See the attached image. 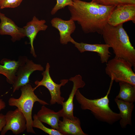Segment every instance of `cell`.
Wrapping results in <instances>:
<instances>
[{"label": "cell", "instance_id": "cell-7", "mask_svg": "<svg viewBox=\"0 0 135 135\" xmlns=\"http://www.w3.org/2000/svg\"><path fill=\"white\" fill-rule=\"evenodd\" d=\"M44 67L40 64L34 63L27 57L19 66L16 71V77L12 84L13 92L18 90L22 86L29 83V78L35 71H43Z\"/></svg>", "mask_w": 135, "mask_h": 135}, {"label": "cell", "instance_id": "cell-11", "mask_svg": "<svg viewBox=\"0 0 135 135\" xmlns=\"http://www.w3.org/2000/svg\"><path fill=\"white\" fill-rule=\"evenodd\" d=\"M0 35H8L13 42L26 36L24 28L18 27L13 21L0 12Z\"/></svg>", "mask_w": 135, "mask_h": 135}, {"label": "cell", "instance_id": "cell-22", "mask_svg": "<svg viewBox=\"0 0 135 135\" xmlns=\"http://www.w3.org/2000/svg\"><path fill=\"white\" fill-rule=\"evenodd\" d=\"M72 0H56V3L51 12L52 15L55 14L59 10L64 8L66 6H72Z\"/></svg>", "mask_w": 135, "mask_h": 135}, {"label": "cell", "instance_id": "cell-25", "mask_svg": "<svg viewBox=\"0 0 135 135\" xmlns=\"http://www.w3.org/2000/svg\"><path fill=\"white\" fill-rule=\"evenodd\" d=\"M6 107L5 102L2 99L0 98V112L3 109H4Z\"/></svg>", "mask_w": 135, "mask_h": 135}, {"label": "cell", "instance_id": "cell-23", "mask_svg": "<svg viewBox=\"0 0 135 135\" xmlns=\"http://www.w3.org/2000/svg\"><path fill=\"white\" fill-rule=\"evenodd\" d=\"M23 0H0V8H14L18 6Z\"/></svg>", "mask_w": 135, "mask_h": 135}, {"label": "cell", "instance_id": "cell-20", "mask_svg": "<svg viewBox=\"0 0 135 135\" xmlns=\"http://www.w3.org/2000/svg\"><path fill=\"white\" fill-rule=\"evenodd\" d=\"M92 2L105 6L135 5V0H92Z\"/></svg>", "mask_w": 135, "mask_h": 135}, {"label": "cell", "instance_id": "cell-21", "mask_svg": "<svg viewBox=\"0 0 135 135\" xmlns=\"http://www.w3.org/2000/svg\"><path fill=\"white\" fill-rule=\"evenodd\" d=\"M33 118L32 122L33 128L40 129L50 135H62L57 130L52 128H50L45 126L42 124V122L38 119L36 114L34 115Z\"/></svg>", "mask_w": 135, "mask_h": 135}, {"label": "cell", "instance_id": "cell-2", "mask_svg": "<svg viewBox=\"0 0 135 135\" xmlns=\"http://www.w3.org/2000/svg\"><path fill=\"white\" fill-rule=\"evenodd\" d=\"M106 44L112 48L114 57L125 60L135 67V49L123 24L116 26L107 23L101 34Z\"/></svg>", "mask_w": 135, "mask_h": 135}, {"label": "cell", "instance_id": "cell-8", "mask_svg": "<svg viewBox=\"0 0 135 135\" xmlns=\"http://www.w3.org/2000/svg\"><path fill=\"white\" fill-rule=\"evenodd\" d=\"M6 124L0 132L4 135L8 130L18 135L24 132L26 128V121L24 115L18 108L8 111L5 115Z\"/></svg>", "mask_w": 135, "mask_h": 135}, {"label": "cell", "instance_id": "cell-12", "mask_svg": "<svg viewBox=\"0 0 135 135\" xmlns=\"http://www.w3.org/2000/svg\"><path fill=\"white\" fill-rule=\"evenodd\" d=\"M52 26L59 32L60 43L66 44L73 39L71 35L76 29L74 22L72 19L66 20L57 17L53 18L50 21Z\"/></svg>", "mask_w": 135, "mask_h": 135}, {"label": "cell", "instance_id": "cell-16", "mask_svg": "<svg viewBox=\"0 0 135 135\" xmlns=\"http://www.w3.org/2000/svg\"><path fill=\"white\" fill-rule=\"evenodd\" d=\"M58 131L62 135H88L82 130L80 120L78 118L74 120L62 118L60 120Z\"/></svg>", "mask_w": 135, "mask_h": 135}, {"label": "cell", "instance_id": "cell-3", "mask_svg": "<svg viewBox=\"0 0 135 135\" xmlns=\"http://www.w3.org/2000/svg\"><path fill=\"white\" fill-rule=\"evenodd\" d=\"M114 80L111 79L109 88L106 94L103 97L94 99L88 98L78 89L75 96L83 110H90L95 118L99 121L112 125L120 118L119 113L113 112L109 106L108 98Z\"/></svg>", "mask_w": 135, "mask_h": 135}, {"label": "cell", "instance_id": "cell-4", "mask_svg": "<svg viewBox=\"0 0 135 135\" xmlns=\"http://www.w3.org/2000/svg\"><path fill=\"white\" fill-rule=\"evenodd\" d=\"M20 89L21 94L20 97L9 98L8 101V105L10 106L16 107L23 114L26 121L27 132L36 134L32 126V116L34 103L37 102L44 105H48L49 104L38 97L34 93V88L30 84L22 86Z\"/></svg>", "mask_w": 135, "mask_h": 135}, {"label": "cell", "instance_id": "cell-18", "mask_svg": "<svg viewBox=\"0 0 135 135\" xmlns=\"http://www.w3.org/2000/svg\"><path fill=\"white\" fill-rule=\"evenodd\" d=\"M36 115L38 118L41 122L48 124L52 128L58 131L60 117L58 112H55L42 105Z\"/></svg>", "mask_w": 135, "mask_h": 135}, {"label": "cell", "instance_id": "cell-24", "mask_svg": "<svg viewBox=\"0 0 135 135\" xmlns=\"http://www.w3.org/2000/svg\"><path fill=\"white\" fill-rule=\"evenodd\" d=\"M6 120L5 115L0 113V133L6 124Z\"/></svg>", "mask_w": 135, "mask_h": 135}, {"label": "cell", "instance_id": "cell-17", "mask_svg": "<svg viewBox=\"0 0 135 135\" xmlns=\"http://www.w3.org/2000/svg\"><path fill=\"white\" fill-rule=\"evenodd\" d=\"M114 101L119 110L120 118L119 124L122 128H126L128 125L132 126V112L134 108V103L124 101L115 98Z\"/></svg>", "mask_w": 135, "mask_h": 135}, {"label": "cell", "instance_id": "cell-1", "mask_svg": "<svg viewBox=\"0 0 135 135\" xmlns=\"http://www.w3.org/2000/svg\"><path fill=\"white\" fill-rule=\"evenodd\" d=\"M68 6L70 19L76 21L85 34L97 32L101 34L108 19L116 7L105 6L80 0H72Z\"/></svg>", "mask_w": 135, "mask_h": 135}, {"label": "cell", "instance_id": "cell-9", "mask_svg": "<svg viewBox=\"0 0 135 135\" xmlns=\"http://www.w3.org/2000/svg\"><path fill=\"white\" fill-rule=\"evenodd\" d=\"M68 80L73 82V86L68 99L66 102H64L62 105V108L58 112L60 117L74 120L77 118L74 115V98L76 90L79 88H83L86 85V83L80 74L71 77Z\"/></svg>", "mask_w": 135, "mask_h": 135}, {"label": "cell", "instance_id": "cell-15", "mask_svg": "<svg viewBox=\"0 0 135 135\" xmlns=\"http://www.w3.org/2000/svg\"><path fill=\"white\" fill-rule=\"evenodd\" d=\"M27 57L20 56L18 61L4 58L0 61V74L4 76L7 82L12 84L16 77V74L19 66Z\"/></svg>", "mask_w": 135, "mask_h": 135}, {"label": "cell", "instance_id": "cell-13", "mask_svg": "<svg viewBox=\"0 0 135 135\" xmlns=\"http://www.w3.org/2000/svg\"><path fill=\"white\" fill-rule=\"evenodd\" d=\"M70 42L81 53L85 52H91L97 53L99 56L102 63H106L111 56V53L109 50L110 48L108 44H89L83 42L78 43L73 38Z\"/></svg>", "mask_w": 135, "mask_h": 135}, {"label": "cell", "instance_id": "cell-19", "mask_svg": "<svg viewBox=\"0 0 135 135\" xmlns=\"http://www.w3.org/2000/svg\"><path fill=\"white\" fill-rule=\"evenodd\" d=\"M119 93L116 98L124 101L134 103L135 102V86L128 82H119Z\"/></svg>", "mask_w": 135, "mask_h": 135}, {"label": "cell", "instance_id": "cell-10", "mask_svg": "<svg viewBox=\"0 0 135 135\" xmlns=\"http://www.w3.org/2000/svg\"><path fill=\"white\" fill-rule=\"evenodd\" d=\"M129 21L135 23V5L116 6L109 16L107 23L116 26Z\"/></svg>", "mask_w": 135, "mask_h": 135}, {"label": "cell", "instance_id": "cell-6", "mask_svg": "<svg viewBox=\"0 0 135 135\" xmlns=\"http://www.w3.org/2000/svg\"><path fill=\"white\" fill-rule=\"evenodd\" d=\"M50 66L49 64L47 63L44 71L42 73L43 78L39 81L36 80L34 84L36 86L34 88L35 90L38 87L42 86H44L50 92L51 99L50 101L51 105L56 103L62 105L64 100V98L61 96V87L64 86L68 81V80L62 79L60 81V83L58 84L55 83L51 78L50 74Z\"/></svg>", "mask_w": 135, "mask_h": 135}, {"label": "cell", "instance_id": "cell-14", "mask_svg": "<svg viewBox=\"0 0 135 135\" xmlns=\"http://www.w3.org/2000/svg\"><path fill=\"white\" fill-rule=\"evenodd\" d=\"M44 20H39L34 16L32 20L28 22L24 28L26 36H27L30 44V54L34 58L36 57L34 46V42L38 32L40 31H45L48 26L45 24Z\"/></svg>", "mask_w": 135, "mask_h": 135}, {"label": "cell", "instance_id": "cell-5", "mask_svg": "<svg viewBox=\"0 0 135 135\" xmlns=\"http://www.w3.org/2000/svg\"><path fill=\"white\" fill-rule=\"evenodd\" d=\"M106 64L105 72L111 79L116 82H124L135 86V74L130 62L114 57Z\"/></svg>", "mask_w": 135, "mask_h": 135}]
</instances>
